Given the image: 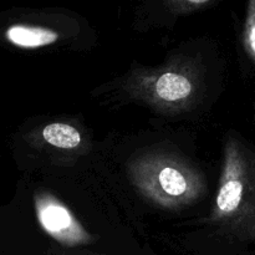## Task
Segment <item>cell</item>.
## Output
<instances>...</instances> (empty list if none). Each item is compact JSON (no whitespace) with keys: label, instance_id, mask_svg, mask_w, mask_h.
Listing matches in <instances>:
<instances>
[{"label":"cell","instance_id":"6da1fadb","mask_svg":"<svg viewBox=\"0 0 255 255\" xmlns=\"http://www.w3.org/2000/svg\"><path fill=\"white\" fill-rule=\"evenodd\" d=\"M7 37L15 45L22 47H37L52 44L57 39V35L51 30L39 27L11 26L7 30Z\"/></svg>","mask_w":255,"mask_h":255},{"label":"cell","instance_id":"7a4b0ae2","mask_svg":"<svg viewBox=\"0 0 255 255\" xmlns=\"http://www.w3.org/2000/svg\"><path fill=\"white\" fill-rule=\"evenodd\" d=\"M191 82L182 75L164 74L157 81V92L161 99L167 101H177L187 97L191 92Z\"/></svg>","mask_w":255,"mask_h":255},{"label":"cell","instance_id":"3957f363","mask_svg":"<svg viewBox=\"0 0 255 255\" xmlns=\"http://www.w3.org/2000/svg\"><path fill=\"white\" fill-rule=\"evenodd\" d=\"M44 138L49 143L59 147V148H75L79 146L81 137L80 133L71 126L62 124H52L45 127Z\"/></svg>","mask_w":255,"mask_h":255},{"label":"cell","instance_id":"277c9868","mask_svg":"<svg viewBox=\"0 0 255 255\" xmlns=\"http://www.w3.org/2000/svg\"><path fill=\"white\" fill-rule=\"evenodd\" d=\"M40 221L47 231L59 232L69 228L71 224V217L65 208L51 204L41 209Z\"/></svg>","mask_w":255,"mask_h":255},{"label":"cell","instance_id":"5b68a950","mask_svg":"<svg viewBox=\"0 0 255 255\" xmlns=\"http://www.w3.org/2000/svg\"><path fill=\"white\" fill-rule=\"evenodd\" d=\"M243 186L238 181H229L221 189L217 203L223 212H232L239 206L242 199Z\"/></svg>","mask_w":255,"mask_h":255},{"label":"cell","instance_id":"8992f818","mask_svg":"<svg viewBox=\"0 0 255 255\" xmlns=\"http://www.w3.org/2000/svg\"><path fill=\"white\" fill-rule=\"evenodd\" d=\"M159 182L162 184V188L171 196H179L187 188L186 179L174 168L162 169L159 174Z\"/></svg>","mask_w":255,"mask_h":255},{"label":"cell","instance_id":"52a82bcc","mask_svg":"<svg viewBox=\"0 0 255 255\" xmlns=\"http://www.w3.org/2000/svg\"><path fill=\"white\" fill-rule=\"evenodd\" d=\"M251 42H252V47H253V50L255 51V26L253 27V30H252V34H251Z\"/></svg>","mask_w":255,"mask_h":255}]
</instances>
